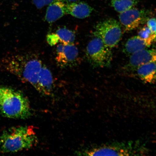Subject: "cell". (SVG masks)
Masks as SVG:
<instances>
[{
	"instance_id": "3957f363",
	"label": "cell",
	"mask_w": 156,
	"mask_h": 156,
	"mask_svg": "<svg viewBox=\"0 0 156 156\" xmlns=\"http://www.w3.org/2000/svg\"><path fill=\"white\" fill-rule=\"evenodd\" d=\"M0 112L6 118L24 119L32 116L30 102L20 91L9 87H0Z\"/></svg>"
},
{
	"instance_id": "8fae6325",
	"label": "cell",
	"mask_w": 156,
	"mask_h": 156,
	"mask_svg": "<svg viewBox=\"0 0 156 156\" xmlns=\"http://www.w3.org/2000/svg\"><path fill=\"white\" fill-rule=\"evenodd\" d=\"M93 9L84 2H76L66 4V14L76 18L83 19L88 17L92 12Z\"/></svg>"
},
{
	"instance_id": "277c9868",
	"label": "cell",
	"mask_w": 156,
	"mask_h": 156,
	"mask_svg": "<svg viewBox=\"0 0 156 156\" xmlns=\"http://www.w3.org/2000/svg\"><path fill=\"white\" fill-rule=\"evenodd\" d=\"M145 151L133 142L107 144L85 151L84 155L90 156L141 155Z\"/></svg>"
},
{
	"instance_id": "52a82bcc",
	"label": "cell",
	"mask_w": 156,
	"mask_h": 156,
	"mask_svg": "<svg viewBox=\"0 0 156 156\" xmlns=\"http://www.w3.org/2000/svg\"><path fill=\"white\" fill-rule=\"evenodd\" d=\"M151 12L147 10L134 7L120 13V22L126 32L133 30L146 22L151 16Z\"/></svg>"
},
{
	"instance_id": "ffe728a7",
	"label": "cell",
	"mask_w": 156,
	"mask_h": 156,
	"mask_svg": "<svg viewBox=\"0 0 156 156\" xmlns=\"http://www.w3.org/2000/svg\"><path fill=\"white\" fill-rule=\"evenodd\" d=\"M146 23V26L150 29L152 34H156V19L155 17L149 18Z\"/></svg>"
},
{
	"instance_id": "44dd1931",
	"label": "cell",
	"mask_w": 156,
	"mask_h": 156,
	"mask_svg": "<svg viewBox=\"0 0 156 156\" xmlns=\"http://www.w3.org/2000/svg\"><path fill=\"white\" fill-rule=\"evenodd\" d=\"M58 1H63L64 2H66L67 3L74 2H77L79 0H58Z\"/></svg>"
},
{
	"instance_id": "2e32d148",
	"label": "cell",
	"mask_w": 156,
	"mask_h": 156,
	"mask_svg": "<svg viewBox=\"0 0 156 156\" xmlns=\"http://www.w3.org/2000/svg\"><path fill=\"white\" fill-rule=\"evenodd\" d=\"M59 42L64 44H73L75 39V34L73 31L65 28H60L56 32Z\"/></svg>"
},
{
	"instance_id": "8992f818",
	"label": "cell",
	"mask_w": 156,
	"mask_h": 156,
	"mask_svg": "<svg viewBox=\"0 0 156 156\" xmlns=\"http://www.w3.org/2000/svg\"><path fill=\"white\" fill-rule=\"evenodd\" d=\"M94 34L95 37L100 38L107 46L112 49L115 47L121 39V27L116 20L107 19L96 25Z\"/></svg>"
},
{
	"instance_id": "9a60e30c",
	"label": "cell",
	"mask_w": 156,
	"mask_h": 156,
	"mask_svg": "<svg viewBox=\"0 0 156 156\" xmlns=\"http://www.w3.org/2000/svg\"><path fill=\"white\" fill-rule=\"evenodd\" d=\"M138 0H112L111 5L119 13L126 11L137 4Z\"/></svg>"
},
{
	"instance_id": "ac0fdd59",
	"label": "cell",
	"mask_w": 156,
	"mask_h": 156,
	"mask_svg": "<svg viewBox=\"0 0 156 156\" xmlns=\"http://www.w3.org/2000/svg\"><path fill=\"white\" fill-rule=\"evenodd\" d=\"M47 41L50 46H53L59 42V38L56 34L52 33L47 36Z\"/></svg>"
},
{
	"instance_id": "7a4b0ae2",
	"label": "cell",
	"mask_w": 156,
	"mask_h": 156,
	"mask_svg": "<svg viewBox=\"0 0 156 156\" xmlns=\"http://www.w3.org/2000/svg\"><path fill=\"white\" fill-rule=\"evenodd\" d=\"M38 143L37 136L32 126L12 127L4 131L0 136V149L3 153L28 150Z\"/></svg>"
},
{
	"instance_id": "9c48e42d",
	"label": "cell",
	"mask_w": 156,
	"mask_h": 156,
	"mask_svg": "<svg viewBox=\"0 0 156 156\" xmlns=\"http://www.w3.org/2000/svg\"><path fill=\"white\" fill-rule=\"evenodd\" d=\"M38 92L44 96L51 95L53 91L54 81L51 72L42 64L38 79Z\"/></svg>"
},
{
	"instance_id": "30bf717a",
	"label": "cell",
	"mask_w": 156,
	"mask_h": 156,
	"mask_svg": "<svg viewBox=\"0 0 156 156\" xmlns=\"http://www.w3.org/2000/svg\"><path fill=\"white\" fill-rule=\"evenodd\" d=\"M156 51L154 49H144L131 55L128 66L133 69L146 64L156 62Z\"/></svg>"
},
{
	"instance_id": "ba28073f",
	"label": "cell",
	"mask_w": 156,
	"mask_h": 156,
	"mask_svg": "<svg viewBox=\"0 0 156 156\" xmlns=\"http://www.w3.org/2000/svg\"><path fill=\"white\" fill-rule=\"evenodd\" d=\"M79 55V50L73 44H58L56 49L55 60L62 68L73 67L75 65Z\"/></svg>"
},
{
	"instance_id": "6da1fadb",
	"label": "cell",
	"mask_w": 156,
	"mask_h": 156,
	"mask_svg": "<svg viewBox=\"0 0 156 156\" xmlns=\"http://www.w3.org/2000/svg\"><path fill=\"white\" fill-rule=\"evenodd\" d=\"M36 54L27 53L12 56L5 60L6 69L23 82L30 84L38 91V79L42 66Z\"/></svg>"
},
{
	"instance_id": "5b68a950",
	"label": "cell",
	"mask_w": 156,
	"mask_h": 156,
	"mask_svg": "<svg viewBox=\"0 0 156 156\" xmlns=\"http://www.w3.org/2000/svg\"><path fill=\"white\" fill-rule=\"evenodd\" d=\"M86 55L90 63L95 67H108L112 60L111 48L97 37L92 39L88 44Z\"/></svg>"
},
{
	"instance_id": "7c38bea8",
	"label": "cell",
	"mask_w": 156,
	"mask_h": 156,
	"mask_svg": "<svg viewBox=\"0 0 156 156\" xmlns=\"http://www.w3.org/2000/svg\"><path fill=\"white\" fill-rule=\"evenodd\" d=\"M47 9L45 20L49 23H53L66 14V4L60 1H55L49 5Z\"/></svg>"
},
{
	"instance_id": "d6986e66",
	"label": "cell",
	"mask_w": 156,
	"mask_h": 156,
	"mask_svg": "<svg viewBox=\"0 0 156 156\" xmlns=\"http://www.w3.org/2000/svg\"><path fill=\"white\" fill-rule=\"evenodd\" d=\"M56 1V0H33V3L38 9H42L44 6Z\"/></svg>"
},
{
	"instance_id": "e0dca14e",
	"label": "cell",
	"mask_w": 156,
	"mask_h": 156,
	"mask_svg": "<svg viewBox=\"0 0 156 156\" xmlns=\"http://www.w3.org/2000/svg\"><path fill=\"white\" fill-rule=\"evenodd\" d=\"M138 36L144 40H152L154 41H155L156 34H152L147 26L140 29L138 32Z\"/></svg>"
},
{
	"instance_id": "4fadbf2b",
	"label": "cell",
	"mask_w": 156,
	"mask_h": 156,
	"mask_svg": "<svg viewBox=\"0 0 156 156\" xmlns=\"http://www.w3.org/2000/svg\"><path fill=\"white\" fill-rule=\"evenodd\" d=\"M154 41L152 40H144L138 36L133 37L127 41L125 45L124 52L130 55L140 50L149 48Z\"/></svg>"
},
{
	"instance_id": "5bb4252c",
	"label": "cell",
	"mask_w": 156,
	"mask_h": 156,
	"mask_svg": "<svg viewBox=\"0 0 156 156\" xmlns=\"http://www.w3.org/2000/svg\"><path fill=\"white\" fill-rule=\"evenodd\" d=\"M156 67V62L144 64L136 68V73L142 81L147 83H155Z\"/></svg>"
}]
</instances>
